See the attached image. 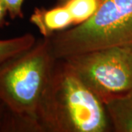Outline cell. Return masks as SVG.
Masks as SVG:
<instances>
[{"label": "cell", "mask_w": 132, "mask_h": 132, "mask_svg": "<svg viewBox=\"0 0 132 132\" xmlns=\"http://www.w3.org/2000/svg\"><path fill=\"white\" fill-rule=\"evenodd\" d=\"M57 59L49 38L0 64V100L7 109L5 131L45 132L43 116Z\"/></svg>", "instance_id": "obj_1"}, {"label": "cell", "mask_w": 132, "mask_h": 132, "mask_svg": "<svg viewBox=\"0 0 132 132\" xmlns=\"http://www.w3.org/2000/svg\"><path fill=\"white\" fill-rule=\"evenodd\" d=\"M45 132H107L112 129L103 101L70 66L57 60L46 101Z\"/></svg>", "instance_id": "obj_2"}, {"label": "cell", "mask_w": 132, "mask_h": 132, "mask_svg": "<svg viewBox=\"0 0 132 132\" xmlns=\"http://www.w3.org/2000/svg\"><path fill=\"white\" fill-rule=\"evenodd\" d=\"M49 38L57 60L106 48H132V0H102L90 20Z\"/></svg>", "instance_id": "obj_3"}, {"label": "cell", "mask_w": 132, "mask_h": 132, "mask_svg": "<svg viewBox=\"0 0 132 132\" xmlns=\"http://www.w3.org/2000/svg\"><path fill=\"white\" fill-rule=\"evenodd\" d=\"M62 60L102 101L132 89V48H102Z\"/></svg>", "instance_id": "obj_4"}, {"label": "cell", "mask_w": 132, "mask_h": 132, "mask_svg": "<svg viewBox=\"0 0 132 132\" xmlns=\"http://www.w3.org/2000/svg\"><path fill=\"white\" fill-rule=\"evenodd\" d=\"M29 21L37 27L43 38H50L73 25L71 13L65 5H57L50 9L35 7Z\"/></svg>", "instance_id": "obj_5"}, {"label": "cell", "mask_w": 132, "mask_h": 132, "mask_svg": "<svg viewBox=\"0 0 132 132\" xmlns=\"http://www.w3.org/2000/svg\"><path fill=\"white\" fill-rule=\"evenodd\" d=\"M103 103L114 131L132 132V89L108 97Z\"/></svg>", "instance_id": "obj_6"}, {"label": "cell", "mask_w": 132, "mask_h": 132, "mask_svg": "<svg viewBox=\"0 0 132 132\" xmlns=\"http://www.w3.org/2000/svg\"><path fill=\"white\" fill-rule=\"evenodd\" d=\"M35 43V36L29 33L10 39L0 40V64L29 49Z\"/></svg>", "instance_id": "obj_7"}, {"label": "cell", "mask_w": 132, "mask_h": 132, "mask_svg": "<svg viewBox=\"0 0 132 132\" xmlns=\"http://www.w3.org/2000/svg\"><path fill=\"white\" fill-rule=\"evenodd\" d=\"M102 0H69L64 5L70 12L73 26L84 24L98 10Z\"/></svg>", "instance_id": "obj_8"}, {"label": "cell", "mask_w": 132, "mask_h": 132, "mask_svg": "<svg viewBox=\"0 0 132 132\" xmlns=\"http://www.w3.org/2000/svg\"><path fill=\"white\" fill-rule=\"evenodd\" d=\"M5 5L10 19H22V6L24 0H2Z\"/></svg>", "instance_id": "obj_9"}, {"label": "cell", "mask_w": 132, "mask_h": 132, "mask_svg": "<svg viewBox=\"0 0 132 132\" xmlns=\"http://www.w3.org/2000/svg\"><path fill=\"white\" fill-rule=\"evenodd\" d=\"M7 116V109L4 103L0 100V131H4Z\"/></svg>", "instance_id": "obj_10"}, {"label": "cell", "mask_w": 132, "mask_h": 132, "mask_svg": "<svg viewBox=\"0 0 132 132\" xmlns=\"http://www.w3.org/2000/svg\"><path fill=\"white\" fill-rule=\"evenodd\" d=\"M7 14H8L7 8L4 5L3 2L0 0V28L5 26L6 24H7L5 20V17Z\"/></svg>", "instance_id": "obj_11"}, {"label": "cell", "mask_w": 132, "mask_h": 132, "mask_svg": "<svg viewBox=\"0 0 132 132\" xmlns=\"http://www.w3.org/2000/svg\"><path fill=\"white\" fill-rule=\"evenodd\" d=\"M69 0H57V5H64L67 2H68Z\"/></svg>", "instance_id": "obj_12"}]
</instances>
